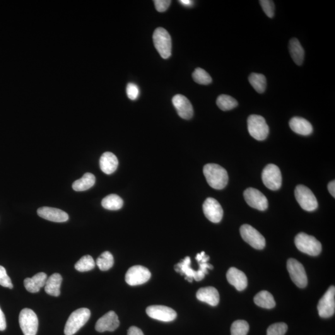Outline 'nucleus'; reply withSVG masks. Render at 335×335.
Here are the masks:
<instances>
[{
  "label": "nucleus",
  "mask_w": 335,
  "mask_h": 335,
  "mask_svg": "<svg viewBox=\"0 0 335 335\" xmlns=\"http://www.w3.org/2000/svg\"><path fill=\"white\" fill-rule=\"evenodd\" d=\"M203 173L207 183L216 189H223L228 182L225 169L217 164L209 163L204 166Z\"/></svg>",
  "instance_id": "1"
},
{
  "label": "nucleus",
  "mask_w": 335,
  "mask_h": 335,
  "mask_svg": "<svg viewBox=\"0 0 335 335\" xmlns=\"http://www.w3.org/2000/svg\"><path fill=\"white\" fill-rule=\"evenodd\" d=\"M91 312L88 308H81L72 313L65 327L66 335H74L83 327L90 319Z\"/></svg>",
  "instance_id": "2"
},
{
  "label": "nucleus",
  "mask_w": 335,
  "mask_h": 335,
  "mask_svg": "<svg viewBox=\"0 0 335 335\" xmlns=\"http://www.w3.org/2000/svg\"><path fill=\"white\" fill-rule=\"evenodd\" d=\"M295 245L301 252L310 256H317L322 252V245L319 241L305 233H300L296 236Z\"/></svg>",
  "instance_id": "3"
},
{
  "label": "nucleus",
  "mask_w": 335,
  "mask_h": 335,
  "mask_svg": "<svg viewBox=\"0 0 335 335\" xmlns=\"http://www.w3.org/2000/svg\"><path fill=\"white\" fill-rule=\"evenodd\" d=\"M154 45L160 56L167 59L172 55V38L168 31L163 28H156L153 35Z\"/></svg>",
  "instance_id": "4"
},
{
  "label": "nucleus",
  "mask_w": 335,
  "mask_h": 335,
  "mask_svg": "<svg viewBox=\"0 0 335 335\" xmlns=\"http://www.w3.org/2000/svg\"><path fill=\"white\" fill-rule=\"evenodd\" d=\"M248 130L250 136L257 141H262L269 134V127L261 115H251L247 120Z\"/></svg>",
  "instance_id": "5"
},
{
  "label": "nucleus",
  "mask_w": 335,
  "mask_h": 335,
  "mask_svg": "<svg viewBox=\"0 0 335 335\" xmlns=\"http://www.w3.org/2000/svg\"><path fill=\"white\" fill-rule=\"evenodd\" d=\"M19 325L25 335H36L38 330V320L33 310L24 308L19 317Z\"/></svg>",
  "instance_id": "6"
},
{
  "label": "nucleus",
  "mask_w": 335,
  "mask_h": 335,
  "mask_svg": "<svg viewBox=\"0 0 335 335\" xmlns=\"http://www.w3.org/2000/svg\"><path fill=\"white\" fill-rule=\"evenodd\" d=\"M295 196L303 210L311 212L317 208L318 202L316 197L309 188L305 186L298 185L296 187Z\"/></svg>",
  "instance_id": "7"
},
{
  "label": "nucleus",
  "mask_w": 335,
  "mask_h": 335,
  "mask_svg": "<svg viewBox=\"0 0 335 335\" xmlns=\"http://www.w3.org/2000/svg\"><path fill=\"white\" fill-rule=\"evenodd\" d=\"M262 180L264 185L268 189L272 191L278 190L282 185V175L280 170L274 164H269L262 171Z\"/></svg>",
  "instance_id": "8"
},
{
  "label": "nucleus",
  "mask_w": 335,
  "mask_h": 335,
  "mask_svg": "<svg viewBox=\"0 0 335 335\" xmlns=\"http://www.w3.org/2000/svg\"><path fill=\"white\" fill-rule=\"evenodd\" d=\"M289 275L298 288H304L307 285V277L304 267L298 260L290 259L287 262Z\"/></svg>",
  "instance_id": "9"
},
{
  "label": "nucleus",
  "mask_w": 335,
  "mask_h": 335,
  "mask_svg": "<svg viewBox=\"0 0 335 335\" xmlns=\"http://www.w3.org/2000/svg\"><path fill=\"white\" fill-rule=\"evenodd\" d=\"M240 231L243 240L253 248L257 250L263 249L266 241L263 236L256 229L248 224H245L241 226Z\"/></svg>",
  "instance_id": "10"
},
{
  "label": "nucleus",
  "mask_w": 335,
  "mask_h": 335,
  "mask_svg": "<svg viewBox=\"0 0 335 335\" xmlns=\"http://www.w3.org/2000/svg\"><path fill=\"white\" fill-rule=\"evenodd\" d=\"M150 278V271L147 267L137 265L130 267L125 279L129 285L134 286L147 283Z\"/></svg>",
  "instance_id": "11"
},
{
  "label": "nucleus",
  "mask_w": 335,
  "mask_h": 335,
  "mask_svg": "<svg viewBox=\"0 0 335 335\" xmlns=\"http://www.w3.org/2000/svg\"><path fill=\"white\" fill-rule=\"evenodd\" d=\"M320 317H331L335 311V288L331 286L320 300L317 306Z\"/></svg>",
  "instance_id": "12"
},
{
  "label": "nucleus",
  "mask_w": 335,
  "mask_h": 335,
  "mask_svg": "<svg viewBox=\"0 0 335 335\" xmlns=\"http://www.w3.org/2000/svg\"><path fill=\"white\" fill-rule=\"evenodd\" d=\"M243 196L247 203L253 208L264 211L268 207V201L266 196L255 188H248L245 190Z\"/></svg>",
  "instance_id": "13"
},
{
  "label": "nucleus",
  "mask_w": 335,
  "mask_h": 335,
  "mask_svg": "<svg viewBox=\"0 0 335 335\" xmlns=\"http://www.w3.org/2000/svg\"><path fill=\"white\" fill-rule=\"evenodd\" d=\"M146 312L151 319L164 322H172L177 317V313L174 310L163 305L149 306Z\"/></svg>",
  "instance_id": "14"
},
{
  "label": "nucleus",
  "mask_w": 335,
  "mask_h": 335,
  "mask_svg": "<svg viewBox=\"0 0 335 335\" xmlns=\"http://www.w3.org/2000/svg\"><path fill=\"white\" fill-rule=\"evenodd\" d=\"M205 216L213 223H219L223 217V209L221 204L215 199L209 197L203 204Z\"/></svg>",
  "instance_id": "15"
},
{
  "label": "nucleus",
  "mask_w": 335,
  "mask_h": 335,
  "mask_svg": "<svg viewBox=\"0 0 335 335\" xmlns=\"http://www.w3.org/2000/svg\"><path fill=\"white\" fill-rule=\"evenodd\" d=\"M119 320L113 311L106 313L96 322L95 329L98 332H113L119 326Z\"/></svg>",
  "instance_id": "16"
},
{
  "label": "nucleus",
  "mask_w": 335,
  "mask_h": 335,
  "mask_svg": "<svg viewBox=\"0 0 335 335\" xmlns=\"http://www.w3.org/2000/svg\"><path fill=\"white\" fill-rule=\"evenodd\" d=\"M173 105L178 115L182 119H190L193 115V108L186 97L182 95H175L172 99Z\"/></svg>",
  "instance_id": "17"
},
{
  "label": "nucleus",
  "mask_w": 335,
  "mask_h": 335,
  "mask_svg": "<svg viewBox=\"0 0 335 335\" xmlns=\"http://www.w3.org/2000/svg\"><path fill=\"white\" fill-rule=\"evenodd\" d=\"M37 214L40 218L54 223H65L69 219V215L66 212L54 207H40L37 210Z\"/></svg>",
  "instance_id": "18"
},
{
  "label": "nucleus",
  "mask_w": 335,
  "mask_h": 335,
  "mask_svg": "<svg viewBox=\"0 0 335 335\" xmlns=\"http://www.w3.org/2000/svg\"><path fill=\"white\" fill-rule=\"evenodd\" d=\"M226 279L229 283L235 287L238 291H242L247 288L248 280L245 274L236 267H230L226 273Z\"/></svg>",
  "instance_id": "19"
},
{
  "label": "nucleus",
  "mask_w": 335,
  "mask_h": 335,
  "mask_svg": "<svg viewBox=\"0 0 335 335\" xmlns=\"http://www.w3.org/2000/svg\"><path fill=\"white\" fill-rule=\"evenodd\" d=\"M196 297L201 302L208 303L214 307L218 305L220 300L219 292L214 287H206L199 289L197 292Z\"/></svg>",
  "instance_id": "20"
},
{
  "label": "nucleus",
  "mask_w": 335,
  "mask_h": 335,
  "mask_svg": "<svg viewBox=\"0 0 335 335\" xmlns=\"http://www.w3.org/2000/svg\"><path fill=\"white\" fill-rule=\"evenodd\" d=\"M47 279V274L44 273H38L33 278H28L24 281L26 290L31 293H37L40 289L44 287Z\"/></svg>",
  "instance_id": "21"
},
{
  "label": "nucleus",
  "mask_w": 335,
  "mask_h": 335,
  "mask_svg": "<svg viewBox=\"0 0 335 335\" xmlns=\"http://www.w3.org/2000/svg\"><path fill=\"white\" fill-rule=\"evenodd\" d=\"M289 126L292 131L302 136H308L312 133L313 127L308 120L302 117H295L289 121Z\"/></svg>",
  "instance_id": "22"
},
{
  "label": "nucleus",
  "mask_w": 335,
  "mask_h": 335,
  "mask_svg": "<svg viewBox=\"0 0 335 335\" xmlns=\"http://www.w3.org/2000/svg\"><path fill=\"white\" fill-rule=\"evenodd\" d=\"M119 162L116 156L112 152L104 153L101 156L100 165L102 172L107 175H111L117 170Z\"/></svg>",
  "instance_id": "23"
},
{
  "label": "nucleus",
  "mask_w": 335,
  "mask_h": 335,
  "mask_svg": "<svg viewBox=\"0 0 335 335\" xmlns=\"http://www.w3.org/2000/svg\"><path fill=\"white\" fill-rule=\"evenodd\" d=\"M62 277L59 273H54L47 279L44 286L45 293L54 297H59L60 295V286Z\"/></svg>",
  "instance_id": "24"
},
{
  "label": "nucleus",
  "mask_w": 335,
  "mask_h": 335,
  "mask_svg": "<svg viewBox=\"0 0 335 335\" xmlns=\"http://www.w3.org/2000/svg\"><path fill=\"white\" fill-rule=\"evenodd\" d=\"M190 265H191V259L189 257H187L179 263L175 265V269L178 273L182 274V275H185V279L191 283L192 279L196 280L197 271H194L191 268Z\"/></svg>",
  "instance_id": "25"
},
{
  "label": "nucleus",
  "mask_w": 335,
  "mask_h": 335,
  "mask_svg": "<svg viewBox=\"0 0 335 335\" xmlns=\"http://www.w3.org/2000/svg\"><path fill=\"white\" fill-rule=\"evenodd\" d=\"M289 52L292 59L298 66H301L304 59V50L299 41L296 38H293L289 42Z\"/></svg>",
  "instance_id": "26"
},
{
  "label": "nucleus",
  "mask_w": 335,
  "mask_h": 335,
  "mask_svg": "<svg viewBox=\"0 0 335 335\" xmlns=\"http://www.w3.org/2000/svg\"><path fill=\"white\" fill-rule=\"evenodd\" d=\"M254 302L259 307L267 309H271L276 305L273 295L266 291H262L258 293L254 298Z\"/></svg>",
  "instance_id": "27"
},
{
  "label": "nucleus",
  "mask_w": 335,
  "mask_h": 335,
  "mask_svg": "<svg viewBox=\"0 0 335 335\" xmlns=\"http://www.w3.org/2000/svg\"><path fill=\"white\" fill-rule=\"evenodd\" d=\"M95 175L90 173H86L80 179L75 181L72 185V187L76 191H86L95 185Z\"/></svg>",
  "instance_id": "28"
},
{
  "label": "nucleus",
  "mask_w": 335,
  "mask_h": 335,
  "mask_svg": "<svg viewBox=\"0 0 335 335\" xmlns=\"http://www.w3.org/2000/svg\"><path fill=\"white\" fill-rule=\"evenodd\" d=\"M104 208L110 211H117L122 208L124 202L116 194H110L105 197L101 202Z\"/></svg>",
  "instance_id": "29"
},
{
  "label": "nucleus",
  "mask_w": 335,
  "mask_h": 335,
  "mask_svg": "<svg viewBox=\"0 0 335 335\" xmlns=\"http://www.w3.org/2000/svg\"><path fill=\"white\" fill-rule=\"evenodd\" d=\"M250 83L252 87L259 93H264L266 88V77L262 74L253 73L250 74Z\"/></svg>",
  "instance_id": "30"
},
{
  "label": "nucleus",
  "mask_w": 335,
  "mask_h": 335,
  "mask_svg": "<svg viewBox=\"0 0 335 335\" xmlns=\"http://www.w3.org/2000/svg\"><path fill=\"white\" fill-rule=\"evenodd\" d=\"M217 105L223 112L234 109L238 106L237 101L232 96L222 95L217 99Z\"/></svg>",
  "instance_id": "31"
},
{
  "label": "nucleus",
  "mask_w": 335,
  "mask_h": 335,
  "mask_svg": "<svg viewBox=\"0 0 335 335\" xmlns=\"http://www.w3.org/2000/svg\"><path fill=\"white\" fill-rule=\"evenodd\" d=\"M96 263L101 271H108L114 264V258L110 252H105L99 257Z\"/></svg>",
  "instance_id": "32"
},
{
  "label": "nucleus",
  "mask_w": 335,
  "mask_h": 335,
  "mask_svg": "<svg viewBox=\"0 0 335 335\" xmlns=\"http://www.w3.org/2000/svg\"><path fill=\"white\" fill-rule=\"evenodd\" d=\"M95 265L96 262L94 261L93 258L90 255H85L76 262L74 267L78 271L86 272L94 269Z\"/></svg>",
  "instance_id": "33"
},
{
  "label": "nucleus",
  "mask_w": 335,
  "mask_h": 335,
  "mask_svg": "<svg viewBox=\"0 0 335 335\" xmlns=\"http://www.w3.org/2000/svg\"><path fill=\"white\" fill-rule=\"evenodd\" d=\"M192 78L196 83L200 84V85H209L213 81L210 74L204 69L201 68L195 69L193 74H192Z\"/></svg>",
  "instance_id": "34"
},
{
  "label": "nucleus",
  "mask_w": 335,
  "mask_h": 335,
  "mask_svg": "<svg viewBox=\"0 0 335 335\" xmlns=\"http://www.w3.org/2000/svg\"><path fill=\"white\" fill-rule=\"evenodd\" d=\"M249 329V325L245 320H237L231 327V335H247Z\"/></svg>",
  "instance_id": "35"
},
{
  "label": "nucleus",
  "mask_w": 335,
  "mask_h": 335,
  "mask_svg": "<svg viewBox=\"0 0 335 335\" xmlns=\"http://www.w3.org/2000/svg\"><path fill=\"white\" fill-rule=\"evenodd\" d=\"M288 325L284 323L271 325L267 330V335H284L288 331Z\"/></svg>",
  "instance_id": "36"
},
{
  "label": "nucleus",
  "mask_w": 335,
  "mask_h": 335,
  "mask_svg": "<svg viewBox=\"0 0 335 335\" xmlns=\"http://www.w3.org/2000/svg\"><path fill=\"white\" fill-rule=\"evenodd\" d=\"M260 3L265 14L269 18H273L274 16V9H275L274 2L270 0H261Z\"/></svg>",
  "instance_id": "37"
},
{
  "label": "nucleus",
  "mask_w": 335,
  "mask_h": 335,
  "mask_svg": "<svg viewBox=\"0 0 335 335\" xmlns=\"http://www.w3.org/2000/svg\"><path fill=\"white\" fill-rule=\"evenodd\" d=\"M0 285L4 288H13V284H12L11 279L7 274L5 268L1 266H0Z\"/></svg>",
  "instance_id": "38"
},
{
  "label": "nucleus",
  "mask_w": 335,
  "mask_h": 335,
  "mask_svg": "<svg viewBox=\"0 0 335 335\" xmlns=\"http://www.w3.org/2000/svg\"><path fill=\"white\" fill-rule=\"evenodd\" d=\"M127 95L130 100H136L139 96V89L136 84L130 83L126 88Z\"/></svg>",
  "instance_id": "39"
},
{
  "label": "nucleus",
  "mask_w": 335,
  "mask_h": 335,
  "mask_svg": "<svg viewBox=\"0 0 335 335\" xmlns=\"http://www.w3.org/2000/svg\"><path fill=\"white\" fill-rule=\"evenodd\" d=\"M170 0H155L154 3H155V8L156 10L160 13L165 12L167 10L168 8L171 4Z\"/></svg>",
  "instance_id": "40"
},
{
  "label": "nucleus",
  "mask_w": 335,
  "mask_h": 335,
  "mask_svg": "<svg viewBox=\"0 0 335 335\" xmlns=\"http://www.w3.org/2000/svg\"><path fill=\"white\" fill-rule=\"evenodd\" d=\"M6 328V321L3 311L0 308V331H4Z\"/></svg>",
  "instance_id": "41"
},
{
  "label": "nucleus",
  "mask_w": 335,
  "mask_h": 335,
  "mask_svg": "<svg viewBox=\"0 0 335 335\" xmlns=\"http://www.w3.org/2000/svg\"><path fill=\"white\" fill-rule=\"evenodd\" d=\"M127 335H144L143 332L139 328L136 327H131L129 328Z\"/></svg>",
  "instance_id": "42"
},
{
  "label": "nucleus",
  "mask_w": 335,
  "mask_h": 335,
  "mask_svg": "<svg viewBox=\"0 0 335 335\" xmlns=\"http://www.w3.org/2000/svg\"><path fill=\"white\" fill-rule=\"evenodd\" d=\"M328 189H329V191L330 192V193L331 194L332 196L334 197H335V181H332V182H330L328 185Z\"/></svg>",
  "instance_id": "43"
},
{
  "label": "nucleus",
  "mask_w": 335,
  "mask_h": 335,
  "mask_svg": "<svg viewBox=\"0 0 335 335\" xmlns=\"http://www.w3.org/2000/svg\"><path fill=\"white\" fill-rule=\"evenodd\" d=\"M179 2L183 5L186 7H191L193 4V1H190V0H180Z\"/></svg>",
  "instance_id": "44"
}]
</instances>
